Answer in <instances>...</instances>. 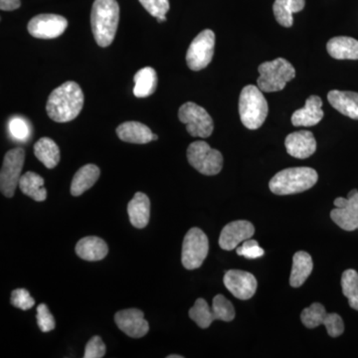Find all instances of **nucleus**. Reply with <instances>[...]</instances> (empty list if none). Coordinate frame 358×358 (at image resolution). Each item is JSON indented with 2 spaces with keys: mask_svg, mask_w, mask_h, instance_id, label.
I'll use <instances>...</instances> for the list:
<instances>
[{
  "mask_svg": "<svg viewBox=\"0 0 358 358\" xmlns=\"http://www.w3.org/2000/svg\"><path fill=\"white\" fill-rule=\"evenodd\" d=\"M84 106V94L76 82L68 81L54 90L46 103L52 121L68 122L76 119Z\"/></svg>",
  "mask_w": 358,
  "mask_h": 358,
  "instance_id": "nucleus-1",
  "label": "nucleus"
},
{
  "mask_svg": "<svg viewBox=\"0 0 358 358\" xmlns=\"http://www.w3.org/2000/svg\"><path fill=\"white\" fill-rule=\"evenodd\" d=\"M120 20V7L115 0H95L91 13L92 31L96 44L108 47L114 41Z\"/></svg>",
  "mask_w": 358,
  "mask_h": 358,
  "instance_id": "nucleus-2",
  "label": "nucleus"
},
{
  "mask_svg": "<svg viewBox=\"0 0 358 358\" xmlns=\"http://www.w3.org/2000/svg\"><path fill=\"white\" fill-rule=\"evenodd\" d=\"M317 179V171L310 167H292L275 174L271 179L268 187L274 194H296L310 189Z\"/></svg>",
  "mask_w": 358,
  "mask_h": 358,
  "instance_id": "nucleus-3",
  "label": "nucleus"
},
{
  "mask_svg": "<svg viewBox=\"0 0 358 358\" xmlns=\"http://www.w3.org/2000/svg\"><path fill=\"white\" fill-rule=\"evenodd\" d=\"M268 106L259 87L248 85L240 94L239 115L242 124L249 129L262 127L267 119Z\"/></svg>",
  "mask_w": 358,
  "mask_h": 358,
  "instance_id": "nucleus-4",
  "label": "nucleus"
},
{
  "mask_svg": "<svg viewBox=\"0 0 358 358\" xmlns=\"http://www.w3.org/2000/svg\"><path fill=\"white\" fill-rule=\"evenodd\" d=\"M258 71L260 77L257 80V84L259 89L266 93L282 91L288 82L296 77L294 66L284 58L262 63L259 66Z\"/></svg>",
  "mask_w": 358,
  "mask_h": 358,
  "instance_id": "nucleus-5",
  "label": "nucleus"
},
{
  "mask_svg": "<svg viewBox=\"0 0 358 358\" xmlns=\"http://www.w3.org/2000/svg\"><path fill=\"white\" fill-rule=\"evenodd\" d=\"M187 159L190 166L204 176H216L222 171V154L203 141H194L188 147Z\"/></svg>",
  "mask_w": 358,
  "mask_h": 358,
  "instance_id": "nucleus-6",
  "label": "nucleus"
},
{
  "mask_svg": "<svg viewBox=\"0 0 358 358\" xmlns=\"http://www.w3.org/2000/svg\"><path fill=\"white\" fill-rule=\"evenodd\" d=\"M178 119L194 138H209L213 133V120L204 108L195 103H183L178 110Z\"/></svg>",
  "mask_w": 358,
  "mask_h": 358,
  "instance_id": "nucleus-7",
  "label": "nucleus"
},
{
  "mask_svg": "<svg viewBox=\"0 0 358 358\" xmlns=\"http://www.w3.org/2000/svg\"><path fill=\"white\" fill-rule=\"evenodd\" d=\"M209 241L206 234L199 228H192L186 233L182 244L181 262L187 270L201 267L208 255Z\"/></svg>",
  "mask_w": 358,
  "mask_h": 358,
  "instance_id": "nucleus-8",
  "label": "nucleus"
},
{
  "mask_svg": "<svg viewBox=\"0 0 358 358\" xmlns=\"http://www.w3.org/2000/svg\"><path fill=\"white\" fill-rule=\"evenodd\" d=\"M25 152L16 148L7 152L0 171V189L4 196L13 197L16 188L20 185L21 171L24 164Z\"/></svg>",
  "mask_w": 358,
  "mask_h": 358,
  "instance_id": "nucleus-9",
  "label": "nucleus"
},
{
  "mask_svg": "<svg viewBox=\"0 0 358 358\" xmlns=\"http://www.w3.org/2000/svg\"><path fill=\"white\" fill-rule=\"evenodd\" d=\"M303 326L308 329H315L322 326L327 327V334L331 338H338L345 331V324L338 313H327L326 308L320 303H313L301 313Z\"/></svg>",
  "mask_w": 358,
  "mask_h": 358,
  "instance_id": "nucleus-10",
  "label": "nucleus"
},
{
  "mask_svg": "<svg viewBox=\"0 0 358 358\" xmlns=\"http://www.w3.org/2000/svg\"><path fill=\"white\" fill-rule=\"evenodd\" d=\"M215 47V34L210 29L200 32L188 47L186 63L192 71H200L210 64Z\"/></svg>",
  "mask_w": 358,
  "mask_h": 358,
  "instance_id": "nucleus-11",
  "label": "nucleus"
},
{
  "mask_svg": "<svg viewBox=\"0 0 358 358\" xmlns=\"http://www.w3.org/2000/svg\"><path fill=\"white\" fill-rule=\"evenodd\" d=\"M68 27V21L57 14H40L29 21L28 32L39 39H54L61 36Z\"/></svg>",
  "mask_w": 358,
  "mask_h": 358,
  "instance_id": "nucleus-12",
  "label": "nucleus"
},
{
  "mask_svg": "<svg viewBox=\"0 0 358 358\" xmlns=\"http://www.w3.org/2000/svg\"><path fill=\"white\" fill-rule=\"evenodd\" d=\"M224 285L235 298L249 300L257 291L256 278L251 273L240 270H230L224 275Z\"/></svg>",
  "mask_w": 358,
  "mask_h": 358,
  "instance_id": "nucleus-13",
  "label": "nucleus"
},
{
  "mask_svg": "<svg viewBox=\"0 0 358 358\" xmlns=\"http://www.w3.org/2000/svg\"><path fill=\"white\" fill-rule=\"evenodd\" d=\"M115 322L117 327L133 338H141L150 331L148 320L145 315L138 308L120 310L115 315Z\"/></svg>",
  "mask_w": 358,
  "mask_h": 358,
  "instance_id": "nucleus-14",
  "label": "nucleus"
},
{
  "mask_svg": "<svg viewBox=\"0 0 358 358\" xmlns=\"http://www.w3.org/2000/svg\"><path fill=\"white\" fill-rule=\"evenodd\" d=\"M255 233L253 224L247 220L233 221L221 231L219 237V246L225 251L236 249L238 245L251 239Z\"/></svg>",
  "mask_w": 358,
  "mask_h": 358,
  "instance_id": "nucleus-15",
  "label": "nucleus"
},
{
  "mask_svg": "<svg viewBox=\"0 0 358 358\" xmlns=\"http://www.w3.org/2000/svg\"><path fill=\"white\" fill-rule=\"evenodd\" d=\"M287 152L296 159L312 157L317 150V141L312 131H300L289 134L285 141Z\"/></svg>",
  "mask_w": 358,
  "mask_h": 358,
  "instance_id": "nucleus-16",
  "label": "nucleus"
},
{
  "mask_svg": "<svg viewBox=\"0 0 358 358\" xmlns=\"http://www.w3.org/2000/svg\"><path fill=\"white\" fill-rule=\"evenodd\" d=\"M322 101L319 96H310L306 101V106L296 110L292 115V124L294 127H313L319 124L324 117L322 109Z\"/></svg>",
  "mask_w": 358,
  "mask_h": 358,
  "instance_id": "nucleus-17",
  "label": "nucleus"
},
{
  "mask_svg": "<svg viewBox=\"0 0 358 358\" xmlns=\"http://www.w3.org/2000/svg\"><path fill=\"white\" fill-rule=\"evenodd\" d=\"M327 100L341 114L358 120V93L333 90L327 94Z\"/></svg>",
  "mask_w": 358,
  "mask_h": 358,
  "instance_id": "nucleus-18",
  "label": "nucleus"
},
{
  "mask_svg": "<svg viewBox=\"0 0 358 358\" xmlns=\"http://www.w3.org/2000/svg\"><path fill=\"white\" fill-rule=\"evenodd\" d=\"M129 221L134 227L143 229L150 222V201L148 195L136 192L128 205Z\"/></svg>",
  "mask_w": 358,
  "mask_h": 358,
  "instance_id": "nucleus-19",
  "label": "nucleus"
},
{
  "mask_svg": "<svg viewBox=\"0 0 358 358\" xmlns=\"http://www.w3.org/2000/svg\"><path fill=\"white\" fill-rule=\"evenodd\" d=\"M120 140L136 145H145L152 141V131L140 122H126L117 129Z\"/></svg>",
  "mask_w": 358,
  "mask_h": 358,
  "instance_id": "nucleus-20",
  "label": "nucleus"
},
{
  "mask_svg": "<svg viewBox=\"0 0 358 358\" xmlns=\"http://www.w3.org/2000/svg\"><path fill=\"white\" fill-rule=\"evenodd\" d=\"M76 253L80 258L86 261H101L109 253V247L101 238L85 237L76 245Z\"/></svg>",
  "mask_w": 358,
  "mask_h": 358,
  "instance_id": "nucleus-21",
  "label": "nucleus"
},
{
  "mask_svg": "<svg viewBox=\"0 0 358 358\" xmlns=\"http://www.w3.org/2000/svg\"><path fill=\"white\" fill-rule=\"evenodd\" d=\"M327 49L336 60H358V40L352 37H334L327 42Z\"/></svg>",
  "mask_w": 358,
  "mask_h": 358,
  "instance_id": "nucleus-22",
  "label": "nucleus"
},
{
  "mask_svg": "<svg viewBox=\"0 0 358 358\" xmlns=\"http://www.w3.org/2000/svg\"><path fill=\"white\" fill-rule=\"evenodd\" d=\"M348 205L343 208H336L331 212V218L341 229H358V192L352 199H348Z\"/></svg>",
  "mask_w": 358,
  "mask_h": 358,
  "instance_id": "nucleus-23",
  "label": "nucleus"
},
{
  "mask_svg": "<svg viewBox=\"0 0 358 358\" xmlns=\"http://www.w3.org/2000/svg\"><path fill=\"white\" fill-rule=\"evenodd\" d=\"M313 263L312 257L307 252L299 251L294 255L289 285L293 288H300L312 274Z\"/></svg>",
  "mask_w": 358,
  "mask_h": 358,
  "instance_id": "nucleus-24",
  "label": "nucleus"
},
{
  "mask_svg": "<svg viewBox=\"0 0 358 358\" xmlns=\"http://www.w3.org/2000/svg\"><path fill=\"white\" fill-rule=\"evenodd\" d=\"M100 169L95 164H86L75 173L71 183V194L80 196L89 190L100 178Z\"/></svg>",
  "mask_w": 358,
  "mask_h": 358,
  "instance_id": "nucleus-25",
  "label": "nucleus"
},
{
  "mask_svg": "<svg viewBox=\"0 0 358 358\" xmlns=\"http://www.w3.org/2000/svg\"><path fill=\"white\" fill-rule=\"evenodd\" d=\"M305 6L306 0H275L273 10L275 20L284 27H291L294 13H300Z\"/></svg>",
  "mask_w": 358,
  "mask_h": 358,
  "instance_id": "nucleus-26",
  "label": "nucleus"
},
{
  "mask_svg": "<svg viewBox=\"0 0 358 358\" xmlns=\"http://www.w3.org/2000/svg\"><path fill=\"white\" fill-rule=\"evenodd\" d=\"M134 95L136 98H147L152 95L157 90V72L152 67L143 68L134 75Z\"/></svg>",
  "mask_w": 358,
  "mask_h": 358,
  "instance_id": "nucleus-27",
  "label": "nucleus"
},
{
  "mask_svg": "<svg viewBox=\"0 0 358 358\" xmlns=\"http://www.w3.org/2000/svg\"><path fill=\"white\" fill-rule=\"evenodd\" d=\"M34 155L49 169L57 166L60 162V150L57 143L49 138H40L35 143Z\"/></svg>",
  "mask_w": 358,
  "mask_h": 358,
  "instance_id": "nucleus-28",
  "label": "nucleus"
},
{
  "mask_svg": "<svg viewBox=\"0 0 358 358\" xmlns=\"http://www.w3.org/2000/svg\"><path fill=\"white\" fill-rule=\"evenodd\" d=\"M21 192L31 197L37 202H42L47 199V192L44 187V179L39 174L27 171L23 174L20 180Z\"/></svg>",
  "mask_w": 358,
  "mask_h": 358,
  "instance_id": "nucleus-29",
  "label": "nucleus"
},
{
  "mask_svg": "<svg viewBox=\"0 0 358 358\" xmlns=\"http://www.w3.org/2000/svg\"><path fill=\"white\" fill-rule=\"evenodd\" d=\"M343 293L353 310H358V273L353 268L345 271L341 277Z\"/></svg>",
  "mask_w": 358,
  "mask_h": 358,
  "instance_id": "nucleus-30",
  "label": "nucleus"
},
{
  "mask_svg": "<svg viewBox=\"0 0 358 358\" xmlns=\"http://www.w3.org/2000/svg\"><path fill=\"white\" fill-rule=\"evenodd\" d=\"M189 317L201 329H207L215 320L210 307L204 299H199L189 310Z\"/></svg>",
  "mask_w": 358,
  "mask_h": 358,
  "instance_id": "nucleus-31",
  "label": "nucleus"
},
{
  "mask_svg": "<svg viewBox=\"0 0 358 358\" xmlns=\"http://www.w3.org/2000/svg\"><path fill=\"white\" fill-rule=\"evenodd\" d=\"M211 310L214 319L222 320V322H232L236 315L234 306L223 294H217L214 296Z\"/></svg>",
  "mask_w": 358,
  "mask_h": 358,
  "instance_id": "nucleus-32",
  "label": "nucleus"
},
{
  "mask_svg": "<svg viewBox=\"0 0 358 358\" xmlns=\"http://www.w3.org/2000/svg\"><path fill=\"white\" fill-rule=\"evenodd\" d=\"M11 305L22 310H30L34 307V299L30 296L29 292L25 289H16L11 293Z\"/></svg>",
  "mask_w": 358,
  "mask_h": 358,
  "instance_id": "nucleus-33",
  "label": "nucleus"
},
{
  "mask_svg": "<svg viewBox=\"0 0 358 358\" xmlns=\"http://www.w3.org/2000/svg\"><path fill=\"white\" fill-rule=\"evenodd\" d=\"M9 131L15 140L26 141L30 136L29 124L22 117H14L9 122Z\"/></svg>",
  "mask_w": 358,
  "mask_h": 358,
  "instance_id": "nucleus-34",
  "label": "nucleus"
},
{
  "mask_svg": "<svg viewBox=\"0 0 358 358\" xmlns=\"http://www.w3.org/2000/svg\"><path fill=\"white\" fill-rule=\"evenodd\" d=\"M37 322L43 333H48L55 329V320L45 303H40L37 308Z\"/></svg>",
  "mask_w": 358,
  "mask_h": 358,
  "instance_id": "nucleus-35",
  "label": "nucleus"
},
{
  "mask_svg": "<svg viewBox=\"0 0 358 358\" xmlns=\"http://www.w3.org/2000/svg\"><path fill=\"white\" fill-rule=\"evenodd\" d=\"M150 15L154 17L166 15L169 10V0H138Z\"/></svg>",
  "mask_w": 358,
  "mask_h": 358,
  "instance_id": "nucleus-36",
  "label": "nucleus"
},
{
  "mask_svg": "<svg viewBox=\"0 0 358 358\" xmlns=\"http://www.w3.org/2000/svg\"><path fill=\"white\" fill-rule=\"evenodd\" d=\"M237 254L243 256L247 259H258L264 256L265 251L260 246L256 240L248 239L243 242L242 246L237 247Z\"/></svg>",
  "mask_w": 358,
  "mask_h": 358,
  "instance_id": "nucleus-37",
  "label": "nucleus"
},
{
  "mask_svg": "<svg viewBox=\"0 0 358 358\" xmlns=\"http://www.w3.org/2000/svg\"><path fill=\"white\" fill-rule=\"evenodd\" d=\"M106 355V345L100 336H93L85 348V358H102Z\"/></svg>",
  "mask_w": 358,
  "mask_h": 358,
  "instance_id": "nucleus-38",
  "label": "nucleus"
},
{
  "mask_svg": "<svg viewBox=\"0 0 358 358\" xmlns=\"http://www.w3.org/2000/svg\"><path fill=\"white\" fill-rule=\"evenodd\" d=\"M20 0H0V8L3 11H13L20 8Z\"/></svg>",
  "mask_w": 358,
  "mask_h": 358,
  "instance_id": "nucleus-39",
  "label": "nucleus"
},
{
  "mask_svg": "<svg viewBox=\"0 0 358 358\" xmlns=\"http://www.w3.org/2000/svg\"><path fill=\"white\" fill-rule=\"evenodd\" d=\"M348 199H345V197H338V199L334 200V203L336 208H343V207H345L346 205H348Z\"/></svg>",
  "mask_w": 358,
  "mask_h": 358,
  "instance_id": "nucleus-40",
  "label": "nucleus"
},
{
  "mask_svg": "<svg viewBox=\"0 0 358 358\" xmlns=\"http://www.w3.org/2000/svg\"><path fill=\"white\" fill-rule=\"evenodd\" d=\"M357 189H352V192L348 193V199H352V197L355 196V194H357Z\"/></svg>",
  "mask_w": 358,
  "mask_h": 358,
  "instance_id": "nucleus-41",
  "label": "nucleus"
},
{
  "mask_svg": "<svg viewBox=\"0 0 358 358\" xmlns=\"http://www.w3.org/2000/svg\"><path fill=\"white\" fill-rule=\"evenodd\" d=\"M157 20L159 21V22H166V15L159 16V17H157Z\"/></svg>",
  "mask_w": 358,
  "mask_h": 358,
  "instance_id": "nucleus-42",
  "label": "nucleus"
},
{
  "mask_svg": "<svg viewBox=\"0 0 358 358\" xmlns=\"http://www.w3.org/2000/svg\"><path fill=\"white\" fill-rule=\"evenodd\" d=\"M167 358H182L183 357H181V355H169V357H166Z\"/></svg>",
  "mask_w": 358,
  "mask_h": 358,
  "instance_id": "nucleus-43",
  "label": "nucleus"
},
{
  "mask_svg": "<svg viewBox=\"0 0 358 358\" xmlns=\"http://www.w3.org/2000/svg\"><path fill=\"white\" fill-rule=\"evenodd\" d=\"M157 138H159V136H157V134L152 136V141H157Z\"/></svg>",
  "mask_w": 358,
  "mask_h": 358,
  "instance_id": "nucleus-44",
  "label": "nucleus"
}]
</instances>
